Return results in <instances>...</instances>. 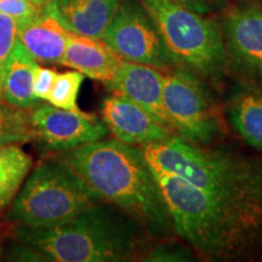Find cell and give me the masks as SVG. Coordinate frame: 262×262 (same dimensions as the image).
<instances>
[{
    "label": "cell",
    "instance_id": "1",
    "mask_svg": "<svg viewBox=\"0 0 262 262\" xmlns=\"http://www.w3.org/2000/svg\"><path fill=\"white\" fill-rule=\"evenodd\" d=\"M142 150L152 168L176 175L166 201L173 225L192 247L221 258L261 250V158L205 148L180 136Z\"/></svg>",
    "mask_w": 262,
    "mask_h": 262
},
{
    "label": "cell",
    "instance_id": "2",
    "mask_svg": "<svg viewBox=\"0 0 262 262\" xmlns=\"http://www.w3.org/2000/svg\"><path fill=\"white\" fill-rule=\"evenodd\" d=\"M58 160L70 166L101 201L142 221L149 233L168 232L171 220L142 148L119 140H100L66 150Z\"/></svg>",
    "mask_w": 262,
    "mask_h": 262
},
{
    "label": "cell",
    "instance_id": "3",
    "mask_svg": "<svg viewBox=\"0 0 262 262\" xmlns=\"http://www.w3.org/2000/svg\"><path fill=\"white\" fill-rule=\"evenodd\" d=\"M16 234L42 261L125 262L139 255L131 222L98 203L66 224L50 228L18 226Z\"/></svg>",
    "mask_w": 262,
    "mask_h": 262
},
{
    "label": "cell",
    "instance_id": "4",
    "mask_svg": "<svg viewBox=\"0 0 262 262\" xmlns=\"http://www.w3.org/2000/svg\"><path fill=\"white\" fill-rule=\"evenodd\" d=\"M102 201L56 157L31 172L11 203L10 219L19 226L50 228L66 224Z\"/></svg>",
    "mask_w": 262,
    "mask_h": 262
},
{
    "label": "cell",
    "instance_id": "5",
    "mask_svg": "<svg viewBox=\"0 0 262 262\" xmlns=\"http://www.w3.org/2000/svg\"><path fill=\"white\" fill-rule=\"evenodd\" d=\"M155 18L165 47L176 64L211 80H220L228 68V51L214 19L171 0H141Z\"/></svg>",
    "mask_w": 262,
    "mask_h": 262
},
{
    "label": "cell",
    "instance_id": "6",
    "mask_svg": "<svg viewBox=\"0 0 262 262\" xmlns=\"http://www.w3.org/2000/svg\"><path fill=\"white\" fill-rule=\"evenodd\" d=\"M163 100L172 130L182 139L208 143L220 131L211 96L188 68H175L164 74Z\"/></svg>",
    "mask_w": 262,
    "mask_h": 262
},
{
    "label": "cell",
    "instance_id": "7",
    "mask_svg": "<svg viewBox=\"0 0 262 262\" xmlns=\"http://www.w3.org/2000/svg\"><path fill=\"white\" fill-rule=\"evenodd\" d=\"M101 39L123 61L168 70L176 62L141 0H122Z\"/></svg>",
    "mask_w": 262,
    "mask_h": 262
},
{
    "label": "cell",
    "instance_id": "8",
    "mask_svg": "<svg viewBox=\"0 0 262 262\" xmlns=\"http://www.w3.org/2000/svg\"><path fill=\"white\" fill-rule=\"evenodd\" d=\"M33 140L45 149L66 152L103 140L108 129L103 120L81 111H68L52 104H38L29 112Z\"/></svg>",
    "mask_w": 262,
    "mask_h": 262
},
{
    "label": "cell",
    "instance_id": "9",
    "mask_svg": "<svg viewBox=\"0 0 262 262\" xmlns=\"http://www.w3.org/2000/svg\"><path fill=\"white\" fill-rule=\"evenodd\" d=\"M221 32L227 51L245 71L262 79V5L241 0L222 18Z\"/></svg>",
    "mask_w": 262,
    "mask_h": 262
},
{
    "label": "cell",
    "instance_id": "10",
    "mask_svg": "<svg viewBox=\"0 0 262 262\" xmlns=\"http://www.w3.org/2000/svg\"><path fill=\"white\" fill-rule=\"evenodd\" d=\"M101 114L108 131L126 145L146 146L172 136L171 130L122 94L113 93L104 98Z\"/></svg>",
    "mask_w": 262,
    "mask_h": 262
},
{
    "label": "cell",
    "instance_id": "11",
    "mask_svg": "<svg viewBox=\"0 0 262 262\" xmlns=\"http://www.w3.org/2000/svg\"><path fill=\"white\" fill-rule=\"evenodd\" d=\"M106 85L112 93L129 97L173 133L164 108V74L158 68L123 61L113 79Z\"/></svg>",
    "mask_w": 262,
    "mask_h": 262
},
{
    "label": "cell",
    "instance_id": "12",
    "mask_svg": "<svg viewBox=\"0 0 262 262\" xmlns=\"http://www.w3.org/2000/svg\"><path fill=\"white\" fill-rule=\"evenodd\" d=\"M72 33L62 25L52 2H48L37 16L18 24L17 39L38 62L61 64Z\"/></svg>",
    "mask_w": 262,
    "mask_h": 262
},
{
    "label": "cell",
    "instance_id": "13",
    "mask_svg": "<svg viewBox=\"0 0 262 262\" xmlns=\"http://www.w3.org/2000/svg\"><path fill=\"white\" fill-rule=\"evenodd\" d=\"M123 60L101 38L72 33L61 64L80 72L84 77L107 84L113 79Z\"/></svg>",
    "mask_w": 262,
    "mask_h": 262
},
{
    "label": "cell",
    "instance_id": "14",
    "mask_svg": "<svg viewBox=\"0 0 262 262\" xmlns=\"http://www.w3.org/2000/svg\"><path fill=\"white\" fill-rule=\"evenodd\" d=\"M62 25L71 33L101 38L122 0H51Z\"/></svg>",
    "mask_w": 262,
    "mask_h": 262
},
{
    "label": "cell",
    "instance_id": "15",
    "mask_svg": "<svg viewBox=\"0 0 262 262\" xmlns=\"http://www.w3.org/2000/svg\"><path fill=\"white\" fill-rule=\"evenodd\" d=\"M38 61L16 40L5 71L2 101L9 106L32 110L40 101L34 95V73Z\"/></svg>",
    "mask_w": 262,
    "mask_h": 262
},
{
    "label": "cell",
    "instance_id": "16",
    "mask_svg": "<svg viewBox=\"0 0 262 262\" xmlns=\"http://www.w3.org/2000/svg\"><path fill=\"white\" fill-rule=\"evenodd\" d=\"M229 120L249 146L262 150V93L244 89L232 98Z\"/></svg>",
    "mask_w": 262,
    "mask_h": 262
},
{
    "label": "cell",
    "instance_id": "17",
    "mask_svg": "<svg viewBox=\"0 0 262 262\" xmlns=\"http://www.w3.org/2000/svg\"><path fill=\"white\" fill-rule=\"evenodd\" d=\"M32 164V157L18 143L0 147V211L14 201Z\"/></svg>",
    "mask_w": 262,
    "mask_h": 262
},
{
    "label": "cell",
    "instance_id": "18",
    "mask_svg": "<svg viewBox=\"0 0 262 262\" xmlns=\"http://www.w3.org/2000/svg\"><path fill=\"white\" fill-rule=\"evenodd\" d=\"M33 140L28 110L0 102V147Z\"/></svg>",
    "mask_w": 262,
    "mask_h": 262
},
{
    "label": "cell",
    "instance_id": "19",
    "mask_svg": "<svg viewBox=\"0 0 262 262\" xmlns=\"http://www.w3.org/2000/svg\"><path fill=\"white\" fill-rule=\"evenodd\" d=\"M83 81L84 74L78 71H70L57 74L47 102L62 110L80 111L77 100Z\"/></svg>",
    "mask_w": 262,
    "mask_h": 262
},
{
    "label": "cell",
    "instance_id": "20",
    "mask_svg": "<svg viewBox=\"0 0 262 262\" xmlns=\"http://www.w3.org/2000/svg\"><path fill=\"white\" fill-rule=\"evenodd\" d=\"M18 22L8 15L0 14V102L8 61L17 40Z\"/></svg>",
    "mask_w": 262,
    "mask_h": 262
},
{
    "label": "cell",
    "instance_id": "21",
    "mask_svg": "<svg viewBox=\"0 0 262 262\" xmlns=\"http://www.w3.org/2000/svg\"><path fill=\"white\" fill-rule=\"evenodd\" d=\"M44 5L35 4L31 0H0V14L8 15L22 24L37 16Z\"/></svg>",
    "mask_w": 262,
    "mask_h": 262
},
{
    "label": "cell",
    "instance_id": "22",
    "mask_svg": "<svg viewBox=\"0 0 262 262\" xmlns=\"http://www.w3.org/2000/svg\"><path fill=\"white\" fill-rule=\"evenodd\" d=\"M194 255L189 248L172 244H159L147 254L145 261L149 262H182L193 261Z\"/></svg>",
    "mask_w": 262,
    "mask_h": 262
},
{
    "label": "cell",
    "instance_id": "23",
    "mask_svg": "<svg viewBox=\"0 0 262 262\" xmlns=\"http://www.w3.org/2000/svg\"><path fill=\"white\" fill-rule=\"evenodd\" d=\"M56 72L50 68H45L38 66L34 73V95L40 101H48L50 93L54 88L55 80L57 78Z\"/></svg>",
    "mask_w": 262,
    "mask_h": 262
},
{
    "label": "cell",
    "instance_id": "24",
    "mask_svg": "<svg viewBox=\"0 0 262 262\" xmlns=\"http://www.w3.org/2000/svg\"><path fill=\"white\" fill-rule=\"evenodd\" d=\"M198 14L206 15L221 11L227 4V0H171Z\"/></svg>",
    "mask_w": 262,
    "mask_h": 262
},
{
    "label": "cell",
    "instance_id": "25",
    "mask_svg": "<svg viewBox=\"0 0 262 262\" xmlns=\"http://www.w3.org/2000/svg\"><path fill=\"white\" fill-rule=\"evenodd\" d=\"M31 2L35 3V4H39V5H44V4H47L48 2H50V0H31Z\"/></svg>",
    "mask_w": 262,
    "mask_h": 262
}]
</instances>
